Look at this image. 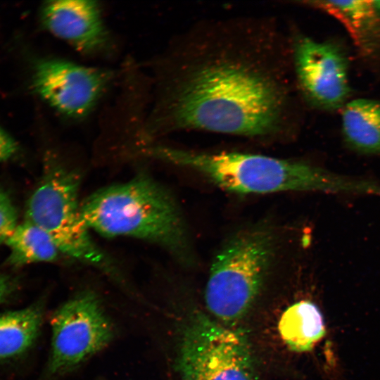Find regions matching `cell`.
Segmentation results:
<instances>
[{"instance_id":"cell-1","label":"cell","mask_w":380,"mask_h":380,"mask_svg":"<svg viewBox=\"0 0 380 380\" xmlns=\"http://www.w3.org/2000/svg\"><path fill=\"white\" fill-rule=\"evenodd\" d=\"M290 29L268 16L203 20L170 56L148 130L203 131L262 140L300 126Z\"/></svg>"},{"instance_id":"cell-2","label":"cell","mask_w":380,"mask_h":380,"mask_svg":"<svg viewBox=\"0 0 380 380\" xmlns=\"http://www.w3.org/2000/svg\"><path fill=\"white\" fill-rule=\"evenodd\" d=\"M90 229L108 238L153 243L189 264L192 253L182 213L165 187L146 174L105 186L81 203Z\"/></svg>"},{"instance_id":"cell-3","label":"cell","mask_w":380,"mask_h":380,"mask_svg":"<svg viewBox=\"0 0 380 380\" xmlns=\"http://www.w3.org/2000/svg\"><path fill=\"white\" fill-rule=\"evenodd\" d=\"M141 152L193 170L222 189L238 194L346 193L350 185L348 177L313 165L260 154L202 152L160 145L144 147Z\"/></svg>"},{"instance_id":"cell-4","label":"cell","mask_w":380,"mask_h":380,"mask_svg":"<svg viewBox=\"0 0 380 380\" xmlns=\"http://www.w3.org/2000/svg\"><path fill=\"white\" fill-rule=\"evenodd\" d=\"M80 175L56 161L49 162L29 198L25 220L46 232L61 254L97 269L123 284L116 265L94 242L81 213Z\"/></svg>"},{"instance_id":"cell-5","label":"cell","mask_w":380,"mask_h":380,"mask_svg":"<svg viewBox=\"0 0 380 380\" xmlns=\"http://www.w3.org/2000/svg\"><path fill=\"white\" fill-rule=\"evenodd\" d=\"M273 234L253 228L232 237L215 256L205 287V305L228 326L249 310L262 287L275 253Z\"/></svg>"},{"instance_id":"cell-6","label":"cell","mask_w":380,"mask_h":380,"mask_svg":"<svg viewBox=\"0 0 380 380\" xmlns=\"http://www.w3.org/2000/svg\"><path fill=\"white\" fill-rule=\"evenodd\" d=\"M177 365L183 380H257L244 333L202 312L183 331Z\"/></svg>"},{"instance_id":"cell-7","label":"cell","mask_w":380,"mask_h":380,"mask_svg":"<svg viewBox=\"0 0 380 380\" xmlns=\"http://www.w3.org/2000/svg\"><path fill=\"white\" fill-rule=\"evenodd\" d=\"M51 327L48 372L51 375L75 369L108 346L115 336L99 296L90 290L61 304L51 317Z\"/></svg>"},{"instance_id":"cell-8","label":"cell","mask_w":380,"mask_h":380,"mask_svg":"<svg viewBox=\"0 0 380 380\" xmlns=\"http://www.w3.org/2000/svg\"><path fill=\"white\" fill-rule=\"evenodd\" d=\"M290 35L293 72L300 99L322 110L344 106L350 91L345 53L333 42L296 30Z\"/></svg>"},{"instance_id":"cell-9","label":"cell","mask_w":380,"mask_h":380,"mask_svg":"<svg viewBox=\"0 0 380 380\" xmlns=\"http://www.w3.org/2000/svg\"><path fill=\"white\" fill-rule=\"evenodd\" d=\"M113 78L102 68L86 66L62 58H44L34 67L37 94L55 110L71 119L87 117Z\"/></svg>"},{"instance_id":"cell-10","label":"cell","mask_w":380,"mask_h":380,"mask_svg":"<svg viewBox=\"0 0 380 380\" xmlns=\"http://www.w3.org/2000/svg\"><path fill=\"white\" fill-rule=\"evenodd\" d=\"M41 17L51 34L82 53L97 54L110 46V34L97 1H46L42 6Z\"/></svg>"},{"instance_id":"cell-11","label":"cell","mask_w":380,"mask_h":380,"mask_svg":"<svg viewBox=\"0 0 380 380\" xmlns=\"http://www.w3.org/2000/svg\"><path fill=\"white\" fill-rule=\"evenodd\" d=\"M298 3L338 20L364 56H373L379 51L380 17L373 1L318 0Z\"/></svg>"},{"instance_id":"cell-12","label":"cell","mask_w":380,"mask_h":380,"mask_svg":"<svg viewBox=\"0 0 380 380\" xmlns=\"http://www.w3.org/2000/svg\"><path fill=\"white\" fill-rule=\"evenodd\" d=\"M342 134L346 145L365 155L380 156V102L357 99L343 106Z\"/></svg>"},{"instance_id":"cell-13","label":"cell","mask_w":380,"mask_h":380,"mask_svg":"<svg viewBox=\"0 0 380 380\" xmlns=\"http://www.w3.org/2000/svg\"><path fill=\"white\" fill-rule=\"evenodd\" d=\"M42 303L0 313V360L25 353L35 342L43 321Z\"/></svg>"},{"instance_id":"cell-14","label":"cell","mask_w":380,"mask_h":380,"mask_svg":"<svg viewBox=\"0 0 380 380\" xmlns=\"http://www.w3.org/2000/svg\"><path fill=\"white\" fill-rule=\"evenodd\" d=\"M279 331L290 349L297 352L307 351L324 336V318L315 303L308 300L296 302L282 314Z\"/></svg>"},{"instance_id":"cell-15","label":"cell","mask_w":380,"mask_h":380,"mask_svg":"<svg viewBox=\"0 0 380 380\" xmlns=\"http://www.w3.org/2000/svg\"><path fill=\"white\" fill-rule=\"evenodd\" d=\"M5 243L10 249L8 261L14 266L55 262L61 255L49 235L27 220L18 224Z\"/></svg>"},{"instance_id":"cell-16","label":"cell","mask_w":380,"mask_h":380,"mask_svg":"<svg viewBox=\"0 0 380 380\" xmlns=\"http://www.w3.org/2000/svg\"><path fill=\"white\" fill-rule=\"evenodd\" d=\"M16 210L8 195L0 188V243H5L18 226Z\"/></svg>"},{"instance_id":"cell-17","label":"cell","mask_w":380,"mask_h":380,"mask_svg":"<svg viewBox=\"0 0 380 380\" xmlns=\"http://www.w3.org/2000/svg\"><path fill=\"white\" fill-rule=\"evenodd\" d=\"M17 149L18 146L13 139L0 128V162L12 157Z\"/></svg>"},{"instance_id":"cell-18","label":"cell","mask_w":380,"mask_h":380,"mask_svg":"<svg viewBox=\"0 0 380 380\" xmlns=\"http://www.w3.org/2000/svg\"><path fill=\"white\" fill-rule=\"evenodd\" d=\"M15 288V281L10 277L0 274V303L8 298Z\"/></svg>"},{"instance_id":"cell-19","label":"cell","mask_w":380,"mask_h":380,"mask_svg":"<svg viewBox=\"0 0 380 380\" xmlns=\"http://www.w3.org/2000/svg\"><path fill=\"white\" fill-rule=\"evenodd\" d=\"M376 10L380 17V1H373Z\"/></svg>"}]
</instances>
